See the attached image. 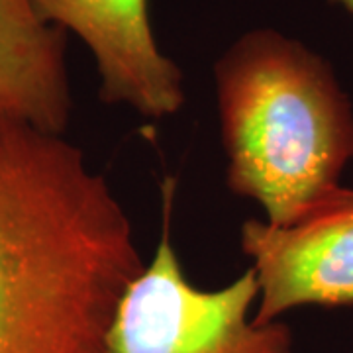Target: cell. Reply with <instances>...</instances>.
<instances>
[{
  "label": "cell",
  "mask_w": 353,
  "mask_h": 353,
  "mask_svg": "<svg viewBox=\"0 0 353 353\" xmlns=\"http://www.w3.org/2000/svg\"><path fill=\"white\" fill-rule=\"evenodd\" d=\"M175 190V176H165L161 240L118 301L104 353H292L287 324L257 326L250 316L259 299L252 267L218 290H202L185 277L171 240Z\"/></svg>",
  "instance_id": "3"
},
{
  "label": "cell",
  "mask_w": 353,
  "mask_h": 353,
  "mask_svg": "<svg viewBox=\"0 0 353 353\" xmlns=\"http://www.w3.org/2000/svg\"><path fill=\"white\" fill-rule=\"evenodd\" d=\"M228 187L287 226L340 185L353 106L332 65L275 30H252L214 65Z\"/></svg>",
  "instance_id": "2"
},
{
  "label": "cell",
  "mask_w": 353,
  "mask_h": 353,
  "mask_svg": "<svg viewBox=\"0 0 353 353\" xmlns=\"http://www.w3.org/2000/svg\"><path fill=\"white\" fill-rule=\"evenodd\" d=\"M241 250L259 285L257 326L299 306H353V189H330L287 226L245 220Z\"/></svg>",
  "instance_id": "4"
},
{
  "label": "cell",
  "mask_w": 353,
  "mask_h": 353,
  "mask_svg": "<svg viewBox=\"0 0 353 353\" xmlns=\"http://www.w3.org/2000/svg\"><path fill=\"white\" fill-rule=\"evenodd\" d=\"M32 2L48 22L83 39L97 61L106 104H128L148 118L183 106V73L155 41L148 0Z\"/></svg>",
  "instance_id": "5"
},
{
  "label": "cell",
  "mask_w": 353,
  "mask_h": 353,
  "mask_svg": "<svg viewBox=\"0 0 353 353\" xmlns=\"http://www.w3.org/2000/svg\"><path fill=\"white\" fill-rule=\"evenodd\" d=\"M67 32L32 0H0V108L59 134L71 116Z\"/></svg>",
  "instance_id": "6"
},
{
  "label": "cell",
  "mask_w": 353,
  "mask_h": 353,
  "mask_svg": "<svg viewBox=\"0 0 353 353\" xmlns=\"http://www.w3.org/2000/svg\"><path fill=\"white\" fill-rule=\"evenodd\" d=\"M141 261L108 181L0 108V353H104Z\"/></svg>",
  "instance_id": "1"
},
{
  "label": "cell",
  "mask_w": 353,
  "mask_h": 353,
  "mask_svg": "<svg viewBox=\"0 0 353 353\" xmlns=\"http://www.w3.org/2000/svg\"><path fill=\"white\" fill-rule=\"evenodd\" d=\"M328 2H332V4H338V6H341V8H345L350 14H353V0H328Z\"/></svg>",
  "instance_id": "7"
}]
</instances>
